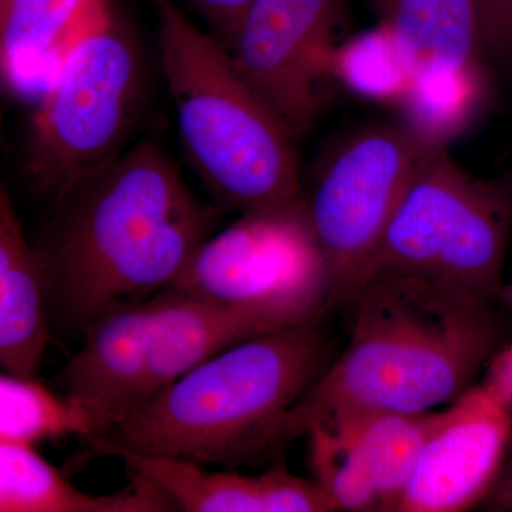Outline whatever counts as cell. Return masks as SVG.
I'll use <instances>...</instances> for the list:
<instances>
[{
	"label": "cell",
	"mask_w": 512,
	"mask_h": 512,
	"mask_svg": "<svg viewBox=\"0 0 512 512\" xmlns=\"http://www.w3.org/2000/svg\"><path fill=\"white\" fill-rule=\"evenodd\" d=\"M220 208L194 194L154 141L60 192L32 242L52 329L83 338L111 306L168 288L215 234Z\"/></svg>",
	"instance_id": "1"
},
{
	"label": "cell",
	"mask_w": 512,
	"mask_h": 512,
	"mask_svg": "<svg viewBox=\"0 0 512 512\" xmlns=\"http://www.w3.org/2000/svg\"><path fill=\"white\" fill-rule=\"evenodd\" d=\"M346 301L348 345L276 423L268 454L319 427L454 402L503 335L491 303L419 276H373Z\"/></svg>",
	"instance_id": "2"
},
{
	"label": "cell",
	"mask_w": 512,
	"mask_h": 512,
	"mask_svg": "<svg viewBox=\"0 0 512 512\" xmlns=\"http://www.w3.org/2000/svg\"><path fill=\"white\" fill-rule=\"evenodd\" d=\"M322 319L222 350L86 439L90 457L157 454L234 467L268 456L272 430L333 359Z\"/></svg>",
	"instance_id": "3"
},
{
	"label": "cell",
	"mask_w": 512,
	"mask_h": 512,
	"mask_svg": "<svg viewBox=\"0 0 512 512\" xmlns=\"http://www.w3.org/2000/svg\"><path fill=\"white\" fill-rule=\"evenodd\" d=\"M178 131L195 173L220 207L285 210L301 202L293 134L247 82L217 37L174 0H151Z\"/></svg>",
	"instance_id": "4"
},
{
	"label": "cell",
	"mask_w": 512,
	"mask_h": 512,
	"mask_svg": "<svg viewBox=\"0 0 512 512\" xmlns=\"http://www.w3.org/2000/svg\"><path fill=\"white\" fill-rule=\"evenodd\" d=\"M140 47L111 0L60 57L30 124L25 170L56 198L124 153L143 94Z\"/></svg>",
	"instance_id": "5"
},
{
	"label": "cell",
	"mask_w": 512,
	"mask_h": 512,
	"mask_svg": "<svg viewBox=\"0 0 512 512\" xmlns=\"http://www.w3.org/2000/svg\"><path fill=\"white\" fill-rule=\"evenodd\" d=\"M511 231L510 188L474 177L446 147L436 148L352 289L373 276H419L494 305L504 289Z\"/></svg>",
	"instance_id": "6"
},
{
	"label": "cell",
	"mask_w": 512,
	"mask_h": 512,
	"mask_svg": "<svg viewBox=\"0 0 512 512\" xmlns=\"http://www.w3.org/2000/svg\"><path fill=\"white\" fill-rule=\"evenodd\" d=\"M207 301L271 313L289 325L319 320L333 284L302 207L244 212L207 241L168 286Z\"/></svg>",
	"instance_id": "7"
},
{
	"label": "cell",
	"mask_w": 512,
	"mask_h": 512,
	"mask_svg": "<svg viewBox=\"0 0 512 512\" xmlns=\"http://www.w3.org/2000/svg\"><path fill=\"white\" fill-rule=\"evenodd\" d=\"M439 146L407 126L357 128L322 157L302 207L333 284V302L346 301L375 252L404 192Z\"/></svg>",
	"instance_id": "8"
},
{
	"label": "cell",
	"mask_w": 512,
	"mask_h": 512,
	"mask_svg": "<svg viewBox=\"0 0 512 512\" xmlns=\"http://www.w3.org/2000/svg\"><path fill=\"white\" fill-rule=\"evenodd\" d=\"M340 0H252L222 45L293 136L311 130Z\"/></svg>",
	"instance_id": "9"
},
{
	"label": "cell",
	"mask_w": 512,
	"mask_h": 512,
	"mask_svg": "<svg viewBox=\"0 0 512 512\" xmlns=\"http://www.w3.org/2000/svg\"><path fill=\"white\" fill-rule=\"evenodd\" d=\"M512 437V400L491 380L443 410L396 512H461L483 503Z\"/></svg>",
	"instance_id": "10"
},
{
	"label": "cell",
	"mask_w": 512,
	"mask_h": 512,
	"mask_svg": "<svg viewBox=\"0 0 512 512\" xmlns=\"http://www.w3.org/2000/svg\"><path fill=\"white\" fill-rule=\"evenodd\" d=\"M288 326L295 325L258 309L207 301L171 288L157 292L140 353L134 412L148 397L222 350Z\"/></svg>",
	"instance_id": "11"
},
{
	"label": "cell",
	"mask_w": 512,
	"mask_h": 512,
	"mask_svg": "<svg viewBox=\"0 0 512 512\" xmlns=\"http://www.w3.org/2000/svg\"><path fill=\"white\" fill-rule=\"evenodd\" d=\"M130 473L157 485L185 512H329L336 511L316 480L293 476L276 466L259 476L210 471L197 461L157 454L120 453Z\"/></svg>",
	"instance_id": "12"
},
{
	"label": "cell",
	"mask_w": 512,
	"mask_h": 512,
	"mask_svg": "<svg viewBox=\"0 0 512 512\" xmlns=\"http://www.w3.org/2000/svg\"><path fill=\"white\" fill-rule=\"evenodd\" d=\"M52 339L45 281L8 190H0V363L35 377Z\"/></svg>",
	"instance_id": "13"
},
{
	"label": "cell",
	"mask_w": 512,
	"mask_h": 512,
	"mask_svg": "<svg viewBox=\"0 0 512 512\" xmlns=\"http://www.w3.org/2000/svg\"><path fill=\"white\" fill-rule=\"evenodd\" d=\"M128 477L119 493H83L35 446L0 441V512L177 511L156 484L130 471Z\"/></svg>",
	"instance_id": "14"
},
{
	"label": "cell",
	"mask_w": 512,
	"mask_h": 512,
	"mask_svg": "<svg viewBox=\"0 0 512 512\" xmlns=\"http://www.w3.org/2000/svg\"><path fill=\"white\" fill-rule=\"evenodd\" d=\"M392 30L414 77L484 69L485 52L474 0H367Z\"/></svg>",
	"instance_id": "15"
},
{
	"label": "cell",
	"mask_w": 512,
	"mask_h": 512,
	"mask_svg": "<svg viewBox=\"0 0 512 512\" xmlns=\"http://www.w3.org/2000/svg\"><path fill=\"white\" fill-rule=\"evenodd\" d=\"M109 0H0V69L18 94L45 90L60 57Z\"/></svg>",
	"instance_id": "16"
},
{
	"label": "cell",
	"mask_w": 512,
	"mask_h": 512,
	"mask_svg": "<svg viewBox=\"0 0 512 512\" xmlns=\"http://www.w3.org/2000/svg\"><path fill=\"white\" fill-rule=\"evenodd\" d=\"M441 417L443 412L382 413L346 423L355 427L382 511H397L421 450Z\"/></svg>",
	"instance_id": "17"
},
{
	"label": "cell",
	"mask_w": 512,
	"mask_h": 512,
	"mask_svg": "<svg viewBox=\"0 0 512 512\" xmlns=\"http://www.w3.org/2000/svg\"><path fill=\"white\" fill-rule=\"evenodd\" d=\"M96 436L90 417L72 400L35 377L0 375V441L36 446L72 436Z\"/></svg>",
	"instance_id": "18"
},
{
	"label": "cell",
	"mask_w": 512,
	"mask_h": 512,
	"mask_svg": "<svg viewBox=\"0 0 512 512\" xmlns=\"http://www.w3.org/2000/svg\"><path fill=\"white\" fill-rule=\"evenodd\" d=\"M485 93L484 69L414 77L400 106L406 126L433 146L446 147L466 128Z\"/></svg>",
	"instance_id": "19"
},
{
	"label": "cell",
	"mask_w": 512,
	"mask_h": 512,
	"mask_svg": "<svg viewBox=\"0 0 512 512\" xmlns=\"http://www.w3.org/2000/svg\"><path fill=\"white\" fill-rule=\"evenodd\" d=\"M329 74L359 96L402 103L413 74L392 30L380 25L333 47Z\"/></svg>",
	"instance_id": "20"
},
{
	"label": "cell",
	"mask_w": 512,
	"mask_h": 512,
	"mask_svg": "<svg viewBox=\"0 0 512 512\" xmlns=\"http://www.w3.org/2000/svg\"><path fill=\"white\" fill-rule=\"evenodd\" d=\"M315 480L336 510L382 511L379 491L367 466L355 427H319L308 434Z\"/></svg>",
	"instance_id": "21"
},
{
	"label": "cell",
	"mask_w": 512,
	"mask_h": 512,
	"mask_svg": "<svg viewBox=\"0 0 512 512\" xmlns=\"http://www.w3.org/2000/svg\"><path fill=\"white\" fill-rule=\"evenodd\" d=\"M480 18L485 52L512 56V0H474Z\"/></svg>",
	"instance_id": "22"
},
{
	"label": "cell",
	"mask_w": 512,
	"mask_h": 512,
	"mask_svg": "<svg viewBox=\"0 0 512 512\" xmlns=\"http://www.w3.org/2000/svg\"><path fill=\"white\" fill-rule=\"evenodd\" d=\"M220 42L228 36L252 0H185Z\"/></svg>",
	"instance_id": "23"
},
{
	"label": "cell",
	"mask_w": 512,
	"mask_h": 512,
	"mask_svg": "<svg viewBox=\"0 0 512 512\" xmlns=\"http://www.w3.org/2000/svg\"><path fill=\"white\" fill-rule=\"evenodd\" d=\"M483 504L490 510L512 511V464L501 471Z\"/></svg>",
	"instance_id": "24"
},
{
	"label": "cell",
	"mask_w": 512,
	"mask_h": 512,
	"mask_svg": "<svg viewBox=\"0 0 512 512\" xmlns=\"http://www.w3.org/2000/svg\"><path fill=\"white\" fill-rule=\"evenodd\" d=\"M501 299H504V302L507 303L508 308L512 311V282L510 285L505 286L503 292H501Z\"/></svg>",
	"instance_id": "25"
}]
</instances>
